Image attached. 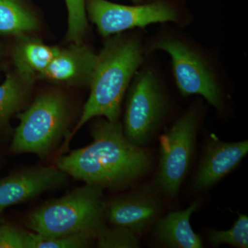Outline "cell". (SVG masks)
Returning <instances> with one entry per match:
<instances>
[{
    "label": "cell",
    "mask_w": 248,
    "mask_h": 248,
    "mask_svg": "<svg viewBox=\"0 0 248 248\" xmlns=\"http://www.w3.org/2000/svg\"><path fill=\"white\" fill-rule=\"evenodd\" d=\"M91 135V144L60 156L57 167L86 184L113 190L128 187L151 170V155L127 140L120 121L96 120Z\"/></svg>",
    "instance_id": "6da1fadb"
},
{
    "label": "cell",
    "mask_w": 248,
    "mask_h": 248,
    "mask_svg": "<svg viewBox=\"0 0 248 248\" xmlns=\"http://www.w3.org/2000/svg\"><path fill=\"white\" fill-rule=\"evenodd\" d=\"M125 32L107 37L91 84V93L76 126L67 135L63 148L68 146L80 128L94 117L118 122L122 104L137 72L146 61V41L141 31Z\"/></svg>",
    "instance_id": "7a4b0ae2"
},
{
    "label": "cell",
    "mask_w": 248,
    "mask_h": 248,
    "mask_svg": "<svg viewBox=\"0 0 248 248\" xmlns=\"http://www.w3.org/2000/svg\"><path fill=\"white\" fill-rule=\"evenodd\" d=\"M163 24L151 40L146 41L147 55L156 51L167 53L182 95L201 96L218 112H223L228 79L218 58L190 35Z\"/></svg>",
    "instance_id": "3957f363"
},
{
    "label": "cell",
    "mask_w": 248,
    "mask_h": 248,
    "mask_svg": "<svg viewBox=\"0 0 248 248\" xmlns=\"http://www.w3.org/2000/svg\"><path fill=\"white\" fill-rule=\"evenodd\" d=\"M101 186L86 184L29 215L27 226L44 237L86 234L95 240L104 223Z\"/></svg>",
    "instance_id": "277c9868"
},
{
    "label": "cell",
    "mask_w": 248,
    "mask_h": 248,
    "mask_svg": "<svg viewBox=\"0 0 248 248\" xmlns=\"http://www.w3.org/2000/svg\"><path fill=\"white\" fill-rule=\"evenodd\" d=\"M170 102L162 75L143 62L126 92L122 124L125 138L139 147L146 146L169 115Z\"/></svg>",
    "instance_id": "5b68a950"
},
{
    "label": "cell",
    "mask_w": 248,
    "mask_h": 248,
    "mask_svg": "<svg viewBox=\"0 0 248 248\" xmlns=\"http://www.w3.org/2000/svg\"><path fill=\"white\" fill-rule=\"evenodd\" d=\"M17 117L19 125L15 130L11 149L16 153H31L45 158L66 135L69 108L62 93L49 91Z\"/></svg>",
    "instance_id": "8992f818"
},
{
    "label": "cell",
    "mask_w": 248,
    "mask_h": 248,
    "mask_svg": "<svg viewBox=\"0 0 248 248\" xmlns=\"http://www.w3.org/2000/svg\"><path fill=\"white\" fill-rule=\"evenodd\" d=\"M87 17L103 37L155 24H174L184 27L190 23V14L178 0H153L127 6L107 0H86Z\"/></svg>",
    "instance_id": "52a82bcc"
},
{
    "label": "cell",
    "mask_w": 248,
    "mask_h": 248,
    "mask_svg": "<svg viewBox=\"0 0 248 248\" xmlns=\"http://www.w3.org/2000/svg\"><path fill=\"white\" fill-rule=\"evenodd\" d=\"M202 112L194 104L166 129L160 138L156 182L163 193L174 198L190 167Z\"/></svg>",
    "instance_id": "ba28073f"
},
{
    "label": "cell",
    "mask_w": 248,
    "mask_h": 248,
    "mask_svg": "<svg viewBox=\"0 0 248 248\" xmlns=\"http://www.w3.org/2000/svg\"><path fill=\"white\" fill-rule=\"evenodd\" d=\"M67 176L58 168L35 167L0 179V210L62 187Z\"/></svg>",
    "instance_id": "9c48e42d"
},
{
    "label": "cell",
    "mask_w": 248,
    "mask_h": 248,
    "mask_svg": "<svg viewBox=\"0 0 248 248\" xmlns=\"http://www.w3.org/2000/svg\"><path fill=\"white\" fill-rule=\"evenodd\" d=\"M97 54L82 44L59 48L48 68L37 79L66 86H89L97 63Z\"/></svg>",
    "instance_id": "30bf717a"
},
{
    "label": "cell",
    "mask_w": 248,
    "mask_h": 248,
    "mask_svg": "<svg viewBox=\"0 0 248 248\" xmlns=\"http://www.w3.org/2000/svg\"><path fill=\"white\" fill-rule=\"evenodd\" d=\"M248 153V141H222L214 137L208 141L194 178L193 186L205 190L234 170Z\"/></svg>",
    "instance_id": "8fae6325"
},
{
    "label": "cell",
    "mask_w": 248,
    "mask_h": 248,
    "mask_svg": "<svg viewBox=\"0 0 248 248\" xmlns=\"http://www.w3.org/2000/svg\"><path fill=\"white\" fill-rule=\"evenodd\" d=\"M159 201L146 192H135L104 203V215L112 226L128 228L138 236L159 215Z\"/></svg>",
    "instance_id": "7c38bea8"
},
{
    "label": "cell",
    "mask_w": 248,
    "mask_h": 248,
    "mask_svg": "<svg viewBox=\"0 0 248 248\" xmlns=\"http://www.w3.org/2000/svg\"><path fill=\"white\" fill-rule=\"evenodd\" d=\"M200 206V202H193L186 210L172 212L158 220L155 234L161 244L172 248H201L202 239L190 225V218Z\"/></svg>",
    "instance_id": "4fadbf2b"
},
{
    "label": "cell",
    "mask_w": 248,
    "mask_h": 248,
    "mask_svg": "<svg viewBox=\"0 0 248 248\" xmlns=\"http://www.w3.org/2000/svg\"><path fill=\"white\" fill-rule=\"evenodd\" d=\"M14 38L9 54L15 69L32 75L37 79L48 68L60 48L46 45L29 34Z\"/></svg>",
    "instance_id": "5bb4252c"
},
{
    "label": "cell",
    "mask_w": 248,
    "mask_h": 248,
    "mask_svg": "<svg viewBox=\"0 0 248 248\" xmlns=\"http://www.w3.org/2000/svg\"><path fill=\"white\" fill-rule=\"evenodd\" d=\"M37 78L15 69L0 84V132L10 131V121L25 106Z\"/></svg>",
    "instance_id": "9a60e30c"
},
{
    "label": "cell",
    "mask_w": 248,
    "mask_h": 248,
    "mask_svg": "<svg viewBox=\"0 0 248 248\" xmlns=\"http://www.w3.org/2000/svg\"><path fill=\"white\" fill-rule=\"evenodd\" d=\"M38 29V19L23 0H0V36L16 37Z\"/></svg>",
    "instance_id": "2e32d148"
},
{
    "label": "cell",
    "mask_w": 248,
    "mask_h": 248,
    "mask_svg": "<svg viewBox=\"0 0 248 248\" xmlns=\"http://www.w3.org/2000/svg\"><path fill=\"white\" fill-rule=\"evenodd\" d=\"M93 238L86 234L44 237L36 233L27 232L25 248H83L89 247Z\"/></svg>",
    "instance_id": "e0dca14e"
},
{
    "label": "cell",
    "mask_w": 248,
    "mask_h": 248,
    "mask_svg": "<svg viewBox=\"0 0 248 248\" xmlns=\"http://www.w3.org/2000/svg\"><path fill=\"white\" fill-rule=\"evenodd\" d=\"M68 9V42L82 44L89 28L86 0H65Z\"/></svg>",
    "instance_id": "ac0fdd59"
},
{
    "label": "cell",
    "mask_w": 248,
    "mask_h": 248,
    "mask_svg": "<svg viewBox=\"0 0 248 248\" xmlns=\"http://www.w3.org/2000/svg\"><path fill=\"white\" fill-rule=\"evenodd\" d=\"M208 239L215 247L222 244L231 245L240 248H248V218L246 215H239L234 226L228 231L210 230Z\"/></svg>",
    "instance_id": "d6986e66"
},
{
    "label": "cell",
    "mask_w": 248,
    "mask_h": 248,
    "mask_svg": "<svg viewBox=\"0 0 248 248\" xmlns=\"http://www.w3.org/2000/svg\"><path fill=\"white\" fill-rule=\"evenodd\" d=\"M97 247L101 248H137L140 247L138 235L128 228L104 227L96 236Z\"/></svg>",
    "instance_id": "ffe728a7"
},
{
    "label": "cell",
    "mask_w": 248,
    "mask_h": 248,
    "mask_svg": "<svg viewBox=\"0 0 248 248\" xmlns=\"http://www.w3.org/2000/svg\"><path fill=\"white\" fill-rule=\"evenodd\" d=\"M27 232L9 224L0 226V248H25Z\"/></svg>",
    "instance_id": "44dd1931"
},
{
    "label": "cell",
    "mask_w": 248,
    "mask_h": 248,
    "mask_svg": "<svg viewBox=\"0 0 248 248\" xmlns=\"http://www.w3.org/2000/svg\"><path fill=\"white\" fill-rule=\"evenodd\" d=\"M7 47L5 46L4 42L0 40V73H1V70H2L3 66H4L5 59L7 57Z\"/></svg>",
    "instance_id": "7402d4cb"
},
{
    "label": "cell",
    "mask_w": 248,
    "mask_h": 248,
    "mask_svg": "<svg viewBox=\"0 0 248 248\" xmlns=\"http://www.w3.org/2000/svg\"><path fill=\"white\" fill-rule=\"evenodd\" d=\"M135 4H143V3L149 2L153 0H131Z\"/></svg>",
    "instance_id": "603a6c76"
},
{
    "label": "cell",
    "mask_w": 248,
    "mask_h": 248,
    "mask_svg": "<svg viewBox=\"0 0 248 248\" xmlns=\"http://www.w3.org/2000/svg\"><path fill=\"white\" fill-rule=\"evenodd\" d=\"M3 211H4V210H0V219H1V214H2Z\"/></svg>",
    "instance_id": "cb8c5ba5"
}]
</instances>
